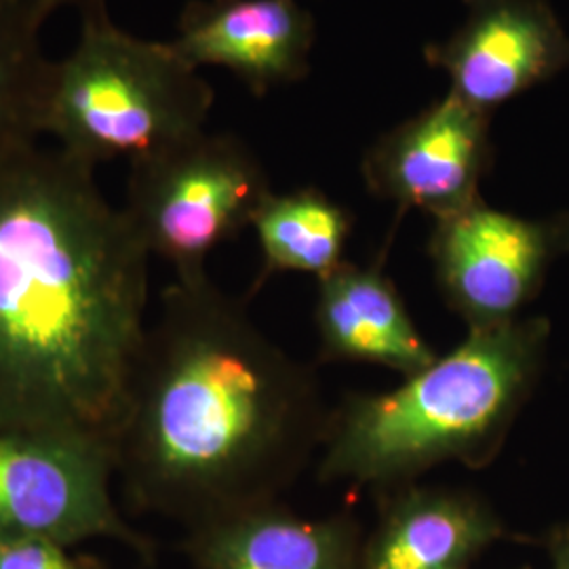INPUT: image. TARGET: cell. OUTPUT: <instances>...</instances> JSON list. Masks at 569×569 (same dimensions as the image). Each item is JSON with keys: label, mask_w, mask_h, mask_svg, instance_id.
<instances>
[{"label": "cell", "mask_w": 569, "mask_h": 569, "mask_svg": "<svg viewBox=\"0 0 569 569\" xmlns=\"http://www.w3.org/2000/svg\"><path fill=\"white\" fill-rule=\"evenodd\" d=\"M491 114L449 93L392 127L361 161L367 190L401 211L420 209L435 220L481 199L491 167Z\"/></svg>", "instance_id": "8"}, {"label": "cell", "mask_w": 569, "mask_h": 569, "mask_svg": "<svg viewBox=\"0 0 569 569\" xmlns=\"http://www.w3.org/2000/svg\"><path fill=\"white\" fill-rule=\"evenodd\" d=\"M509 536L488 502L465 489L403 486L388 493L359 569H467Z\"/></svg>", "instance_id": "12"}, {"label": "cell", "mask_w": 569, "mask_h": 569, "mask_svg": "<svg viewBox=\"0 0 569 569\" xmlns=\"http://www.w3.org/2000/svg\"><path fill=\"white\" fill-rule=\"evenodd\" d=\"M331 409L287 355L207 277L173 281L148 327L114 468L138 509L197 528L279 502L326 439Z\"/></svg>", "instance_id": "2"}, {"label": "cell", "mask_w": 569, "mask_h": 569, "mask_svg": "<svg viewBox=\"0 0 569 569\" xmlns=\"http://www.w3.org/2000/svg\"><path fill=\"white\" fill-rule=\"evenodd\" d=\"M74 49L51 61L42 136L82 163L136 161L203 131L213 89L171 42L124 32L106 2L81 9Z\"/></svg>", "instance_id": "4"}, {"label": "cell", "mask_w": 569, "mask_h": 569, "mask_svg": "<svg viewBox=\"0 0 569 569\" xmlns=\"http://www.w3.org/2000/svg\"><path fill=\"white\" fill-rule=\"evenodd\" d=\"M114 475V453L98 443L0 428V538L70 549L106 538L148 555L150 542L117 509Z\"/></svg>", "instance_id": "6"}, {"label": "cell", "mask_w": 569, "mask_h": 569, "mask_svg": "<svg viewBox=\"0 0 569 569\" xmlns=\"http://www.w3.org/2000/svg\"><path fill=\"white\" fill-rule=\"evenodd\" d=\"M272 188L260 159L228 133L199 131L129 163L124 213L178 281L207 277L209 253L253 224Z\"/></svg>", "instance_id": "5"}, {"label": "cell", "mask_w": 569, "mask_h": 569, "mask_svg": "<svg viewBox=\"0 0 569 569\" xmlns=\"http://www.w3.org/2000/svg\"><path fill=\"white\" fill-rule=\"evenodd\" d=\"M315 323L323 361L388 367L406 378L439 355L430 348L382 262H342L317 279Z\"/></svg>", "instance_id": "13"}, {"label": "cell", "mask_w": 569, "mask_h": 569, "mask_svg": "<svg viewBox=\"0 0 569 569\" xmlns=\"http://www.w3.org/2000/svg\"><path fill=\"white\" fill-rule=\"evenodd\" d=\"M363 540L348 512L302 519L270 502L190 529L186 552L194 569H359Z\"/></svg>", "instance_id": "11"}, {"label": "cell", "mask_w": 569, "mask_h": 569, "mask_svg": "<svg viewBox=\"0 0 569 569\" xmlns=\"http://www.w3.org/2000/svg\"><path fill=\"white\" fill-rule=\"evenodd\" d=\"M545 549L549 552L552 569H569V526L559 523L549 529L545 538Z\"/></svg>", "instance_id": "18"}, {"label": "cell", "mask_w": 569, "mask_h": 569, "mask_svg": "<svg viewBox=\"0 0 569 569\" xmlns=\"http://www.w3.org/2000/svg\"><path fill=\"white\" fill-rule=\"evenodd\" d=\"M0 569H106L70 547L41 538H0Z\"/></svg>", "instance_id": "16"}, {"label": "cell", "mask_w": 569, "mask_h": 569, "mask_svg": "<svg viewBox=\"0 0 569 569\" xmlns=\"http://www.w3.org/2000/svg\"><path fill=\"white\" fill-rule=\"evenodd\" d=\"M13 2L23 9V13L28 18H32L39 26H42L56 11H60L63 7L84 9V7L93 4V2H100V0H13Z\"/></svg>", "instance_id": "17"}, {"label": "cell", "mask_w": 569, "mask_h": 569, "mask_svg": "<svg viewBox=\"0 0 569 569\" xmlns=\"http://www.w3.org/2000/svg\"><path fill=\"white\" fill-rule=\"evenodd\" d=\"M41 28L13 0H0V164L42 136L51 61L42 56Z\"/></svg>", "instance_id": "15"}, {"label": "cell", "mask_w": 569, "mask_h": 569, "mask_svg": "<svg viewBox=\"0 0 569 569\" xmlns=\"http://www.w3.org/2000/svg\"><path fill=\"white\" fill-rule=\"evenodd\" d=\"M315 37L298 0H192L169 42L192 68H226L262 98L305 79Z\"/></svg>", "instance_id": "10"}, {"label": "cell", "mask_w": 569, "mask_h": 569, "mask_svg": "<svg viewBox=\"0 0 569 569\" xmlns=\"http://www.w3.org/2000/svg\"><path fill=\"white\" fill-rule=\"evenodd\" d=\"M467 20L428 42V66L448 74L449 93L491 114L500 103L569 68V34L547 0H462Z\"/></svg>", "instance_id": "9"}, {"label": "cell", "mask_w": 569, "mask_h": 569, "mask_svg": "<svg viewBox=\"0 0 569 569\" xmlns=\"http://www.w3.org/2000/svg\"><path fill=\"white\" fill-rule=\"evenodd\" d=\"M439 291L468 331L519 319L555 260L569 253V213L529 220L483 199L435 220L428 244Z\"/></svg>", "instance_id": "7"}, {"label": "cell", "mask_w": 569, "mask_h": 569, "mask_svg": "<svg viewBox=\"0 0 569 569\" xmlns=\"http://www.w3.org/2000/svg\"><path fill=\"white\" fill-rule=\"evenodd\" d=\"M251 228L262 251V281L279 272L317 279L345 262L352 216L317 188L270 192Z\"/></svg>", "instance_id": "14"}, {"label": "cell", "mask_w": 569, "mask_h": 569, "mask_svg": "<svg viewBox=\"0 0 569 569\" xmlns=\"http://www.w3.org/2000/svg\"><path fill=\"white\" fill-rule=\"evenodd\" d=\"M549 338L545 317L475 329L401 387L348 395L331 409L319 479L392 491L446 462L488 467L538 385Z\"/></svg>", "instance_id": "3"}, {"label": "cell", "mask_w": 569, "mask_h": 569, "mask_svg": "<svg viewBox=\"0 0 569 569\" xmlns=\"http://www.w3.org/2000/svg\"><path fill=\"white\" fill-rule=\"evenodd\" d=\"M148 264L96 167L39 143L0 164V428L114 453L150 327Z\"/></svg>", "instance_id": "1"}]
</instances>
